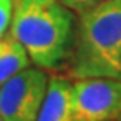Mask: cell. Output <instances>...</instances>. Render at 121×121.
<instances>
[{
	"label": "cell",
	"mask_w": 121,
	"mask_h": 121,
	"mask_svg": "<svg viewBox=\"0 0 121 121\" xmlns=\"http://www.w3.org/2000/svg\"><path fill=\"white\" fill-rule=\"evenodd\" d=\"M121 66V0H105L80 14L76 43L68 61L72 79H120Z\"/></svg>",
	"instance_id": "2"
},
{
	"label": "cell",
	"mask_w": 121,
	"mask_h": 121,
	"mask_svg": "<svg viewBox=\"0 0 121 121\" xmlns=\"http://www.w3.org/2000/svg\"><path fill=\"white\" fill-rule=\"evenodd\" d=\"M76 30V14L60 0H14L9 33L21 41L35 66L50 71L66 65Z\"/></svg>",
	"instance_id": "1"
},
{
	"label": "cell",
	"mask_w": 121,
	"mask_h": 121,
	"mask_svg": "<svg viewBox=\"0 0 121 121\" xmlns=\"http://www.w3.org/2000/svg\"><path fill=\"white\" fill-rule=\"evenodd\" d=\"M120 80H121V66H120Z\"/></svg>",
	"instance_id": "9"
},
{
	"label": "cell",
	"mask_w": 121,
	"mask_h": 121,
	"mask_svg": "<svg viewBox=\"0 0 121 121\" xmlns=\"http://www.w3.org/2000/svg\"><path fill=\"white\" fill-rule=\"evenodd\" d=\"M120 121H121V120H120Z\"/></svg>",
	"instance_id": "11"
},
{
	"label": "cell",
	"mask_w": 121,
	"mask_h": 121,
	"mask_svg": "<svg viewBox=\"0 0 121 121\" xmlns=\"http://www.w3.org/2000/svg\"><path fill=\"white\" fill-rule=\"evenodd\" d=\"M65 6H68L69 9H72L74 13H77L79 16L86 11H90V9L96 8L98 5L104 3L105 0H60Z\"/></svg>",
	"instance_id": "8"
},
{
	"label": "cell",
	"mask_w": 121,
	"mask_h": 121,
	"mask_svg": "<svg viewBox=\"0 0 121 121\" xmlns=\"http://www.w3.org/2000/svg\"><path fill=\"white\" fill-rule=\"evenodd\" d=\"M49 76L46 69L28 66L0 85V115L3 121H36Z\"/></svg>",
	"instance_id": "3"
},
{
	"label": "cell",
	"mask_w": 121,
	"mask_h": 121,
	"mask_svg": "<svg viewBox=\"0 0 121 121\" xmlns=\"http://www.w3.org/2000/svg\"><path fill=\"white\" fill-rule=\"evenodd\" d=\"M14 11V0H0V38L6 35L11 27Z\"/></svg>",
	"instance_id": "7"
},
{
	"label": "cell",
	"mask_w": 121,
	"mask_h": 121,
	"mask_svg": "<svg viewBox=\"0 0 121 121\" xmlns=\"http://www.w3.org/2000/svg\"><path fill=\"white\" fill-rule=\"evenodd\" d=\"M0 121H3V120H2V115H0Z\"/></svg>",
	"instance_id": "10"
},
{
	"label": "cell",
	"mask_w": 121,
	"mask_h": 121,
	"mask_svg": "<svg viewBox=\"0 0 121 121\" xmlns=\"http://www.w3.org/2000/svg\"><path fill=\"white\" fill-rule=\"evenodd\" d=\"M36 121H72V82L50 76Z\"/></svg>",
	"instance_id": "5"
},
{
	"label": "cell",
	"mask_w": 121,
	"mask_h": 121,
	"mask_svg": "<svg viewBox=\"0 0 121 121\" xmlns=\"http://www.w3.org/2000/svg\"><path fill=\"white\" fill-rule=\"evenodd\" d=\"M30 57L21 41L11 33L0 38V85L30 66Z\"/></svg>",
	"instance_id": "6"
},
{
	"label": "cell",
	"mask_w": 121,
	"mask_h": 121,
	"mask_svg": "<svg viewBox=\"0 0 121 121\" xmlns=\"http://www.w3.org/2000/svg\"><path fill=\"white\" fill-rule=\"evenodd\" d=\"M121 80L83 77L72 82V121H120Z\"/></svg>",
	"instance_id": "4"
}]
</instances>
